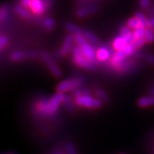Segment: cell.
<instances>
[{
  "label": "cell",
  "mask_w": 154,
  "mask_h": 154,
  "mask_svg": "<svg viewBox=\"0 0 154 154\" xmlns=\"http://www.w3.org/2000/svg\"><path fill=\"white\" fill-rule=\"evenodd\" d=\"M75 41L77 46L81 49L82 52L90 61L94 62L96 59V52L91 45L88 43L83 35H75Z\"/></svg>",
  "instance_id": "cell-1"
},
{
  "label": "cell",
  "mask_w": 154,
  "mask_h": 154,
  "mask_svg": "<svg viewBox=\"0 0 154 154\" xmlns=\"http://www.w3.org/2000/svg\"><path fill=\"white\" fill-rule=\"evenodd\" d=\"M84 78L82 76L72 77L70 79H65L57 84L56 90L59 93L65 94V92L78 89L83 83Z\"/></svg>",
  "instance_id": "cell-2"
},
{
  "label": "cell",
  "mask_w": 154,
  "mask_h": 154,
  "mask_svg": "<svg viewBox=\"0 0 154 154\" xmlns=\"http://www.w3.org/2000/svg\"><path fill=\"white\" fill-rule=\"evenodd\" d=\"M72 57L74 62L79 67L83 68L85 69L91 70L94 68V65L93 62L90 61L82 52L81 49L78 46H75L72 48Z\"/></svg>",
  "instance_id": "cell-3"
},
{
  "label": "cell",
  "mask_w": 154,
  "mask_h": 154,
  "mask_svg": "<svg viewBox=\"0 0 154 154\" xmlns=\"http://www.w3.org/2000/svg\"><path fill=\"white\" fill-rule=\"evenodd\" d=\"M75 102L79 107H84L87 109H98L101 107L102 104L101 100L91 97V95H82L76 97Z\"/></svg>",
  "instance_id": "cell-4"
},
{
  "label": "cell",
  "mask_w": 154,
  "mask_h": 154,
  "mask_svg": "<svg viewBox=\"0 0 154 154\" xmlns=\"http://www.w3.org/2000/svg\"><path fill=\"white\" fill-rule=\"evenodd\" d=\"M65 94L62 93L57 92L55 94L51 99L47 101V107H46V112L47 115H53L58 109L59 106L61 103H63L64 98H65Z\"/></svg>",
  "instance_id": "cell-5"
},
{
  "label": "cell",
  "mask_w": 154,
  "mask_h": 154,
  "mask_svg": "<svg viewBox=\"0 0 154 154\" xmlns=\"http://www.w3.org/2000/svg\"><path fill=\"white\" fill-rule=\"evenodd\" d=\"M51 5V0H32L30 10L36 15L43 14Z\"/></svg>",
  "instance_id": "cell-6"
},
{
  "label": "cell",
  "mask_w": 154,
  "mask_h": 154,
  "mask_svg": "<svg viewBox=\"0 0 154 154\" xmlns=\"http://www.w3.org/2000/svg\"><path fill=\"white\" fill-rule=\"evenodd\" d=\"M136 50V48L134 47V46L133 45V43H130L128 44L125 49L122 50L120 51H116L114 54V57L112 58V61H113L114 64H119V63L122 62L123 61H124L128 56H130L131 54L134 53V51Z\"/></svg>",
  "instance_id": "cell-7"
},
{
  "label": "cell",
  "mask_w": 154,
  "mask_h": 154,
  "mask_svg": "<svg viewBox=\"0 0 154 154\" xmlns=\"http://www.w3.org/2000/svg\"><path fill=\"white\" fill-rule=\"evenodd\" d=\"M42 57H43V60L45 61V63L47 64V65L48 66L50 71L51 72V73L54 75L55 77L57 78H60L62 75V72H61V70L60 69V68L56 65V63L54 62V59L51 57V56L47 52H43L42 54Z\"/></svg>",
  "instance_id": "cell-8"
},
{
  "label": "cell",
  "mask_w": 154,
  "mask_h": 154,
  "mask_svg": "<svg viewBox=\"0 0 154 154\" xmlns=\"http://www.w3.org/2000/svg\"><path fill=\"white\" fill-rule=\"evenodd\" d=\"M75 41V35L71 33H69L66 35L65 40L63 42L62 47L61 48V56H66L71 51L72 48H73V43Z\"/></svg>",
  "instance_id": "cell-9"
},
{
  "label": "cell",
  "mask_w": 154,
  "mask_h": 154,
  "mask_svg": "<svg viewBox=\"0 0 154 154\" xmlns=\"http://www.w3.org/2000/svg\"><path fill=\"white\" fill-rule=\"evenodd\" d=\"M129 43H128V41L124 38L123 35H119V36L116 37L114 38L113 42H112V47L115 49L116 51H120L124 50L126 48V47L128 46Z\"/></svg>",
  "instance_id": "cell-10"
},
{
  "label": "cell",
  "mask_w": 154,
  "mask_h": 154,
  "mask_svg": "<svg viewBox=\"0 0 154 154\" xmlns=\"http://www.w3.org/2000/svg\"><path fill=\"white\" fill-rule=\"evenodd\" d=\"M138 105L141 108H146L154 106V97L150 95L140 97L138 101Z\"/></svg>",
  "instance_id": "cell-11"
},
{
  "label": "cell",
  "mask_w": 154,
  "mask_h": 154,
  "mask_svg": "<svg viewBox=\"0 0 154 154\" xmlns=\"http://www.w3.org/2000/svg\"><path fill=\"white\" fill-rule=\"evenodd\" d=\"M97 8L95 6H89V7H84V8H81L79 10H77L76 15L78 17H80V18H83V17H85L87 15L91 14L97 11Z\"/></svg>",
  "instance_id": "cell-12"
},
{
  "label": "cell",
  "mask_w": 154,
  "mask_h": 154,
  "mask_svg": "<svg viewBox=\"0 0 154 154\" xmlns=\"http://www.w3.org/2000/svg\"><path fill=\"white\" fill-rule=\"evenodd\" d=\"M65 28L69 33H71V34L74 35H83V29L72 22L65 23Z\"/></svg>",
  "instance_id": "cell-13"
},
{
  "label": "cell",
  "mask_w": 154,
  "mask_h": 154,
  "mask_svg": "<svg viewBox=\"0 0 154 154\" xmlns=\"http://www.w3.org/2000/svg\"><path fill=\"white\" fill-rule=\"evenodd\" d=\"M109 51L106 47H100L96 52V58L101 61H106L109 58Z\"/></svg>",
  "instance_id": "cell-14"
},
{
  "label": "cell",
  "mask_w": 154,
  "mask_h": 154,
  "mask_svg": "<svg viewBox=\"0 0 154 154\" xmlns=\"http://www.w3.org/2000/svg\"><path fill=\"white\" fill-rule=\"evenodd\" d=\"M131 30V29H129L128 26L121 27V29H120V35H123L127 39V41H128V43L129 44L131 43L134 40V35H133V32Z\"/></svg>",
  "instance_id": "cell-15"
},
{
  "label": "cell",
  "mask_w": 154,
  "mask_h": 154,
  "mask_svg": "<svg viewBox=\"0 0 154 154\" xmlns=\"http://www.w3.org/2000/svg\"><path fill=\"white\" fill-rule=\"evenodd\" d=\"M14 10L15 12H16L19 16H20L21 17H23V18L28 19L30 17V13L28 11V10H27L25 7H24V6H21L20 4H17L16 6H14Z\"/></svg>",
  "instance_id": "cell-16"
},
{
  "label": "cell",
  "mask_w": 154,
  "mask_h": 154,
  "mask_svg": "<svg viewBox=\"0 0 154 154\" xmlns=\"http://www.w3.org/2000/svg\"><path fill=\"white\" fill-rule=\"evenodd\" d=\"M83 35L85 37V38L87 41H89V42L92 43H97L98 41H99V39H98L96 35H94L93 32L88 30H83Z\"/></svg>",
  "instance_id": "cell-17"
},
{
  "label": "cell",
  "mask_w": 154,
  "mask_h": 154,
  "mask_svg": "<svg viewBox=\"0 0 154 154\" xmlns=\"http://www.w3.org/2000/svg\"><path fill=\"white\" fill-rule=\"evenodd\" d=\"M135 17L139 20L142 26L145 27L146 29L149 28V19L147 18L144 14H142V12H136Z\"/></svg>",
  "instance_id": "cell-18"
},
{
  "label": "cell",
  "mask_w": 154,
  "mask_h": 154,
  "mask_svg": "<svg viewBox=\"0 0 154 154\" xmlns=\"http://www.w3.org/2000/svg\"><path fill=\"white\" fill-rule=\"evenodd\" d=\"M27 57V54L23 51H14L10 54V59L14 61H22L23 59Z\"/></svg>",
  "instance_id": "cell-19"
},
{
  "label": "cell",
  "mask_w": 154,
  "mask_h": 154,
  "mask_svg": "<svg viewBox=\"0 0 154 154\" xmlns=\"http://www.w3.org/2000/svg\"><path fill=\"white\" fill-rule=\"evenodd\" d=\"M127 26H128L130 29L134 30V29H138V27L142 26V24H141V22L139 21V20L134 16L133 17H131V18L128 20V25H127Z\"/></svg>",
  "instance_id": "cell-20"
},
{
  "label": "cell",
  "mask_w": 154,
  "mask_h": 154,
  "mask_svg": "<svg viewBox=\"0 0 154 154\" xmlns=\"http://www.w3.org/2000/svg\"><path fill=\"white\" fill-rule=\"evenodd\" d=\"M146 28L143 26L138 27V29H134L133 31V35H134V39H139V38H143L146 32Z\"/></svg>",
  "instance_id": "cell-21"
},
{
  "label": "cell",
  "mask_w": 154,
  "mask_h": 154,
  "mask_svg": "<svg viewBox=\"0 0 154 154\" xmlns=\"http://www.w3.org/2000/svg\"><path fill=\"white\" fill-rule=\"evenodd\" d=\"M43 27H44L47 30H52L55 26V22L54 20L51 18V17H46V18L43 20Z\"/></svg>",
  "instance_id": "cell-22"
},
{
  "label": "cell",
  "mask_w": 154,
  "mask_h": 154,
  "mask_svg": "<svg viewBox=\"0 0 154 154\" xmlns=\"http://www.w3.org/2000/svg\"><path fill=\"white\" fill-rule=\"evenodd\" d=\"M145 40L146 41V43H151L154 41V32L150 28H147L146 29V32H145L144 35Z\"/></svg>",
  "instance_id": "cell-23"
},
{
  "label": "cell",
  "mask_w": 154,
  "mask_h": 154,
  "mask_svg": "<svg viewBox=\"0 0 154 154\" xmlns=\"http://www.w3.org/2000/svg\"><path fill=\"white\" fill-rule=\"evenodd\" d=\"M7 15H8V7L6 5H2L1 6V10H0V21L1 24H3L5 20L7 18Z\"/></svg>",
  "instance_id": "cell-24"
},
{
  "label": "cell",
  "mask_w": 154,
  "mask_h": 154,
  "mask_svg": "<svg viewBox=\"0 0 154 154\" xmlns=\"http://www.w3.org/2000/svg\"><path fill=\"white\" fill-rule=\"evenodd\" d=\"M63 104L65 107L69 110H72L74 109V106H73V102L72 101L71 97L68 95L65 96V98H64V101H63Z\"/></svg>",
  "instance_id": "cell-25"
},
{
  "label": "cell",
  "mask_w": 154,
  "mask_h": 154,
  "mask_svg": "<svg viewBox=\"0 0 154 154\" xmlns=\"http://www.w3.org/2000/svg\"><path fill=\"white\" fill-rule=\"evenodd\" d=\"M95 94L97 96V98H98L99 100H101V101H108V96L106 94V92L103 91L102 90L97 89L95 91Z\"/></svg>",
  "instance_id": "cell-26"
},
{
  "label": "cell",
  "mask_w": 154,
  "mask_h": 154,
  "mask_svg": "<svg viewBox=\"0 0 154 154\" xmlns=\"http://www.w3.org/2000/svg\"><path fill=\"white\" fill-rule=\"evenodd\" d=\"M65 149H66L67 154H77L75 146L72 142H67L66 146H65Z\"/></svg>",
  "instance_id": "cell-27"
},
{
  "label": "cell",
  "mask_w": 154,
  "mask_h": 154,
  "mask_svg": "<svg viewBox=\"0 0 154 154\" xmlns=\"http://www.w3.org/2000/svg\"><path fill=\"white\" fill-rule=\"evenodd\" d=\"M7 44H8V38L4 35H2L0 36V50L3 51V49L6 47Z\"/></svg>",
  "instance_id": "cell-28"
},
{
  "label": "cell",
  "mask_w": 154,
  "mask_h": 154,
  "mask_svg": "<svg viewBox=\"0 0 154 154\" xmlns=\"http://www.w3.org/2000/svg\"><path fill=\"white\" fill-rule=\"evenodd\" d=\"M146 43V41L145 40L144 38H139V39H134V40L132 42V43H133V45H134V47L136 48V50L140 48V47H142Z\"/></svg>",
  "instance_id": "cell-29"
},
{
  "label": "cell",
  "mask_w": 154,
  "mask_h": 154,
  "mask_svg": "<svg viewBox=\"0 0 154 154\" xmlns=\"http://www.w3.org/2000/svg\"><path fill=\"white\" fill-rule=\"evenodd\" d=\"M151 0H139V6L141 8L146 9L149 6Z\"/></svg>",
  "instance_id": "cell-30"
},
{
  "label": "cell",
  "mask_w": 154,
  "mask_h": 154,
  "mask_svg": "<svg viewBox=\"0 0 154 154\" xmlns=\"http://www.w3.org/2000/svg\"><path fill=\"white\" fill-rule=\"evenodd\" d=\"M32 0H20V4L25 8H30Z\"/></svg>",
  "instance_id": "cell-31"
},
{
  "label": "cell",
  "mask_w": 154,
  "mask_h": 154,
  "mask_svg": "<svg viewBox=\"0 0 154 154\" xmlns=\"http://www.w3.org/2000/svg\"><path fill=\"white\" fill-rule=\"evenodd\" d=\"M37 57H38V53L35 52V51H29V53H27V57L30 59L36 58Z\"/></svg>",
  "instance_id": "cell-32"
},
{
  "label": "cell",
  "mask_w": 154,
  "mask_h": 154,
  "mask_svg": "<svg viewBox=\"0 0 154 154\" xmlns=\"http://www.w3.org/2000/svg\"><path fill=\"white\" fill-rule=\"evenodd\" d=\"M146 60L148 62L151 63L152 65H154V56L153 55H146V57H145Z\"/></svg>",
  "instance_id": "cell-33"
},
{
  "label": "cell",
  "mask_w": 154,
  "mask_h": 154,
  "mask_svg": "<svg viewBox=\"0 0 154 154\" xmlns=\"http://www.w3.org/2000/svg\"><path fill=\"white\" fill-rule=\"evenodd\" d=\"M149 28L153 31L154 32V17L149 18Z\"/></svg>",
  "instance_id": "cell-34"
},
{
  "label": "cell",
  "mask_w": 154,
  "mask_h": 154,
  "mask_svg": "<svg viewBox=\"0 0 154 154\" xmlns=\"http://www.w3.org/2000/svg\"><path fill=\"white\" fill-rule=\"evenodd\" d=\"M150 94H151V96H153L154 97V85L152 86L151 90H150Z\"/></svg>",
  "instance_id": "cell-35"
},
{
  "label": "cell",
  "mask_w": 154,
  "mask_h": 154,
  "mask_svg": "<svg viewBox=\"0 0 154 154\" xmlns=\"http://www.w3.org/2000/svg\"><path fill=\"white\" fill-rule=\"evenodd\" d=\"M10 154H14V153H10Z\"/></svg>",
  "instance_id": "cell-36"
}]
</instances>
